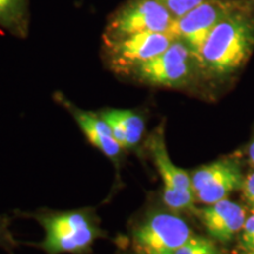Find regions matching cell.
<instances>
[{"label": "cell", "instance_id": "6da1fadb", "mask_svg": "<svg viewBox=\"0 0 254 254\" xmlns=\"http://www.w3.org/2000/svg\"><path fill=\"white\" fill-rule=\"evenodd\" d=\"M253 46V25L243 15L230 14L213 28L196 59L215 74H228L249 59Z\"/></svg>", "mask_w": 254, "mask_h": 254}, {"label": "cell", "instance_id": "7a4b0ae2", "mask_svg": "<svg viewBox=\"0 0 254 254\" xmlns=\"http://www.w3.org/2000/svg\"><path fill=\"white\" fill-rule=\"evenodd\" d=\"M38 220L45 231L38 246L47 254H85L101 234L97 219L87 209L43 214Z\"/></svg>", "mask_w": 254, "mask_h": 254}, {"label": "cell", "instance_id": "3957f363", "mask_svg": "<svg viewBox=\"0 0 254 254\" xmlns=\"http://www.w3.org/2000/svg\"><path fill=\"white\" fill-rule=\"evenodd\" d=\"M192 236L179 215L154 211L133 227L131 249L134 254H174Z\"/></svg>", "mask_w": 254, "mask_h": 254}, {"label": "cell", "instance_id": "277c9868", "mask_svg": "<svg viewBox=\"0 0 254 254\" xmlns=\"http://www.w3.org/2000/svg\"><path fill=\"white\" fill-rule=\"evenodd\" d=\"M152 159L163 180V200L173 211H195V195L190 183V176L183 168L172 163L165 145L163 128L155 129L148 141Z\"/></svg>", "mask_w": 254, "mask_h": 254}, {"label": "cell", "instance_id": "5b68a950", "mask_svg": "<svg viewBox=\"0 0 254 254\" xmlns=\"http://www.w3.org/2000/svg\"><path fill=\"white\" fill-rule=\"evenodd\" d=\"M173 19L171 12L159 0H133L111 20L107 40L141 32H168Z\"/></svg>", "mask_w": 254, "mask_h": 254}, {"label": "cell", "instance_id": "8992f818", "mask_svg": "<svg viewBox=\"0 0 254 254\" xmlns=\"http://www.w3.org/2000/svg\"><path fill=\"white\" fill-rule=\"evenodd\" d=\"M244 180L239 165L231 159L204 165L190 174L195 200L205 205L227 199L232 192L243 189Z\"/></svg>", "mask_w": 254, "mask_h": 254}, {"label": "cell", "instance_id": "52a82bcc", "mask_svg": "<svg viewBox=\"0 0 254 254\" xmlns=\"http://www.w3.org/2000/svg\"><path fill=\"white\" fill-rule=\"evenodd\" d=\"M230 14L231 9L222 2L205 0L189 13L173 19L168 33L172 34L176 40L186 44L193 57L196 58L213 28Z\"/></svg>", "mask_w": 254, "mask_h": 254}, {"label": "cell", "instance_id": "ba28073f", "mask_svg": "<svg viewBox=\"0 0 254 254\" xmlns=\"http://www.w3.org/2000/svg\"><path fill=\"white\" fill-rule=\"evenodd\" d=\"M176 40L168 32H141L107 40L111 60L118 68H134L165 52Z\"/></svg>", "mask_w": 254, "mask_h": 254}, {"label": "cell", "instance_id": "9c48e42d", "mask_svg": "<svg viewBox=\"0 0 254 254\" xmlns=\"http://www.w3.org/2000/svg\"><path fill=\"white\" fill-rule=\"evenodd\" d=\"M190 50L183 41H173L165 52L134 67L141 81L154 86H178L190 74Z\"/></svg>", "mask_w": 254, "mask_h": 254}, {"label": "cell", "instance_id": "30bf717a", "mask_svg": "<svg viewBox=\"0 0 254 254\" xmlns=\"http://www.w3.org/2000/svg\"><path fill=\"white\" fill-rule=\"evenodd\" d=\"M206 231L213 239L227 243L241 231L246 220L245 209L228 199H222L204 208L195 209Z\"/></svg>", "mask_w": 254, "mask_h": 254}, {"label": "cell", "instance_id": "8fae6325", "mask_svg": "<svg viewBox=\"0 0 254 254\" xmlns=\"http://www.w3.org/2000/svg\"><path fill=\"white\" fill-rule=\"evenodd\" d=\"M62 104L67 109L74 118L75 123L84 132L87 140L98 148L100 152L106 155L107 158L117 160L122 154V146L114 139L112 129L105 120L101 118L99 113L87 112V111L80 110L72 105L64 97H60Z\"/></svg>", "mask_w": 254, "mask_h": 254}, {"label": "cell", "instance_id": "7c38bea8", "mask_svg": "<svg viewBox=\"0 0 254 254\" xmlns=\"http://www.w3.org/2000/svg\"><path fill=\"white\" fill-rule=\"evenodd\" d=\"M112 129L113 136L122 148L135 147L145 133V119L141 114L132 110L107 109L99 112Z\"/></svg>", "mask_w": 254, "mask_h": 254}, {"label": "cell", "instance_id": "4fadbf2b", "mask_svg": "<svg viewBox=\"0 0 254 254\" xmlns=\"http://www.w3.org/2000/svg\"><path fill=\"white\" fill-rule=\"evenodd\" d=\"M25 0H0V25L12 28L24 12Z\"/></svg>", "mask_w": 254, "mask_h": 254}, {"label": "cell", "instance_id": "5bb4252c", "mask_svg": "<svg viewBox=\"0 0 254 254\" xmlns=\"http://www.w3.org/2000/svg\"><path fill=\"white\" fill-rule=\"evenodd\" d=\"M214 249L217 247L212 240L204 237L192 236L174 254H206Z\"/></svg>", "mask_w": 254, "mask_h": 254}, {"label": "cell", "instance_id": "9a60e30c", "mask_svg": "<svg viewBox=\"0 0 254 254\" xmlns=\"http://www.w3.org/2000/svg\"><path fill=\"white\" fill-rule=\"evenodd\" d=\"M159 1L171 12L173 18L176 19L189 13L196 6L202 4L205 0H159Z\"/></svg>", "mask_w": 254, "mask_h": 254}, {"label": "cell", "instance_id": "2e32d148", "mask_svg": "<svg viewBox=\"0 0 254 254\" xmlns=\"http://www.w3.org/2000/svg\"><path fill=\"white\" fill-rule=\"evenodd\" d=\"M240 232V246L246 252L254 251V213L251 217L246 218L245 224Z\"/></svg>", "mask_w": 254, "mask_h": 254}, {"label": "cell", "instance_id": "e0dca14e", "mask_svg": "<svg viewBox=\"0 0 254 254\" xmlns=\"http://www.w3.org/2000/svg\"><path fill=\"white\" fill-rule=\"evenodd\" d=\"M241 190H243L246 201L249 202V205L254 209V172L250 173L249 176L245 178L243 189Z\"/></svg>", "mask_w": 254, "mask_h": 254}, {"label": "cell", "instance_id": "ac0fdd59", "mask_svg": "<svg viewBox=\"0 0 254 254\" xmlns=\"http://www.w3.org/2000/svg\"><path fill=\"white\" fill-rule=\"evenodd\" d=\"M249 157H250L251 163L254 165V139L252 140V142H251V145L249 147Z\"/></svg>", "mask_w": 254, "mask_h": 254}, {"label": "cell", "instance_id": "d6986e66", "mask_svg": "<svg viewBox=\"0 0 254 254\" xmlns=\"http://www.w3.org/2000/svg\"><path fill=\"white\" fill-rule=\"evenodd\" d=\"M6 231V225H5V219L0 218V239L2 238V234L5 233Z\"/></svg>", "mask_w": 254, "mask_h": 254}, {"label": "cell", "instance_id": "ffe728a7", "mask_svg": "<svg viewBox=\"0 0 254 254\" xmlns=\"http://www.w3.org/2000/svg\"><path fill=\"white\" fill-rule=\"evenodd\" d=\"M206 254H219V252H218V250H217V249H214V250L209 251V252H208V253H206Z\"/></svg>", "mask_w": 254, "mask_h": 254}, {"label": "cell", "instance_id": "44dd1931", "mask_svg": "<svg viewBox=\"0 0 254 254\" xmlns=\"http://www.w3.org/2000/svg\"><path fill=\"white\" fill-rule=\"evenodd\" d=\"M247 254H254V251H250V252H247Z\"/></svg>", "mask_w": 254, "mask_h": 254}]
</instances>
